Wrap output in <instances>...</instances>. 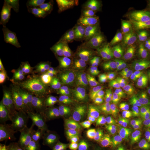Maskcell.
<instances>
[{"label":"cell","mask_w":150,"mask_h":150,"mask_svg":"<svg viewBox=\"0 0 150 150\" xmlns=\"http://www.w3.org/2000/svg\"><path fill=\"white\" fill-rule=\"evenodd\" d=\"M5 61L10 84L22 88L35 96L42 93L30 65L22 62L12 52L6 53Z\"/></svg>","instance_id":"6da1fadb"},{"label":"cell","mask_w":150,"mask_h":150,"mask_svg":"<svg viewBox=\"0 0 150 150\" xmlns=\"http://www.w3.org/2000/svg\"><path fill=\"white\" fill-rule=\"evenodd\" d=\"M23 16L10 1L1 25V40L0 48L5 50L6 53L11 50L21 36L22 18Z\"/></svg>","instance_id":"7a4b0ae2"},{"label":"cell","mask_w":150,"mask_h":150,"mask_svg":"<svg viewBox=\"0 0 150 150\" xmlns=\"http://www.w3.org/2000/svg\"><path fill=\"white\" fill-rule=\"evenodd\" d=\"M112 2L118 26L145 15L150 10V1L146 0H113Z\"/></svg>","instance_id":"3957f363"},{"label":"cell","mask_w":150,"mask_h":150,"mask_svg":"<svg viewBox=\"0 0 150 150\" xmlns=\"http://www.w3.org/2000/svg\"><path fill=\"white\" fill-rule=\"evenodd\" d=\"M56 23L67 28L71 33L88 36L98 27L80 16L54 14Z\"/></svg>","instance_id":"277c9868"},{"label":"cell","mask_w":150,"mask_h":150,"mask_svg":"<svg viewBox=\"0 0 150 150\" xmlns=\"http://www.w3.org/2000/svg\"><path fill=\"white\" fill-rule=\"evenodd\" d=\"M127 84L118 81L102 95L101 99L114 112H127Z\"/></svg>","instance_id":"5b68a950"},{"label":"cell","mask_w":150,"mask_h":150,"mask_svg":"<svg viewBox=\"0 0 150 150\" xmlns=\"http://www.w3.org/2000/svg\"><path fill=\"white\" fill-rule=\"evenodd\" d=\"M118 124L119 132L126 137H133L141 132L144 126L142 119L137 115L128 112H113Z\"/></svg>","instance_id":"8992f818"},{"label":"cell","mask_w":150,"mask_h":150,"mask_svg":"<svg viewBox=\"0 0 150 150\" xmlns=\"http://www.w3.org/2000/svg\"><path fill=\"white\" fill-rule=\"evenodd\" d=\"M150 80V69L148 55L132 64L119 81L134 86L141 85Z\"/></svg>","instance_id":"52a82bcc"},{"label":"cell","mask_w":150,"mask_h":150,"mask_svg":"<svg viewBox=\"0 0 150 150\" xmlns=\"http://www.w3.org/2000/svg\"><path fill=\"white\" fill-rule=\"evenodd\" d=\"M90 0H59L54 4V14L74 15L87 7Z\"/></svg>","instance_id":"ba28073f"},{"label":"cell","mask_w":150,"mask_h":150,"mask_svg":"<svg viewBox=\"0 0 150 150\" xmlns=\"http://www.w3.org/2000/svg\"><path fill=\"white\" fill-rule=\"evenodd\" d=\"M9 1L21 12L30 23L32 25H36L38 18V1L10 0Z\"/></svg>","instance_id":"9c48e42d"},{"label":"cell","mask_w":150,"mask_h":150,"mask_svg":"<svg viewBox=\"0 0 150 150\" xmlns=\"http://www.w3.org/2000/svg\"><path fill=\"white\" fill-rule=\"evenodd\" d=\"M106 13L105 6L100 4L94 6L86 7L74 15L80 16L99 27L105 20Z\"/></svg>","instance_id":"30bf717a"},{"label":"cell","mask_w":150,"mask_h":150,"mask_svg":"<svg viewBox=\"0 0 150 150\" xmlns=\"http://www.w3.org/2000/svg\"><path fill=\"white\" fill-rule=\"evenodd\" d=\"M127 91V112L134 115L142 114L144 110V104L136 89V86L126 83Z\"/></svg>","instance_id":"8fae6325"},{"label":"cell","mask_w":150,"mask_h":150,"mask_svg":"<svg viewBox=\"0 0 150 150\" xmlns=\"http://www.w3.org/2000/svg\"><path fill=\"white\" fill-rule=\"evenodd\" d=\"M77 132L86 135L89 139L93 141L96 140L100 136L99 131L96 127L92 126H82L76 130Z\"/></svg>","instance_id":"7c38bea8"},{"label":"cell","mask_w":150,"mask_h":150,"mask_svg":"<svg viewBox=\"0 0 150 150\" xmlns=\"http://www.w3.org/2000/svg\"><path fill=\"white\" fill-rule=\"evenodd\" d=\"M121 150H150V144L142 141H134L125 146Z\"/></svg>","instance_id":"4fadbf2b"},{"label":"cell","mask_w":150,"mask_h":150,"mask_svg":"<svg viewBox=\"0 0 150 150\" xmlns=\"http://www.w3.org/2000/svg\"><path fill=\"white\" fill-rule=\"evenodd\" d=\"M75 141L83 145H89L92 141L90 139L86 136V135L80 133L77 131L75 132Z\"/></svg>","instance_id":"5bb4252c"},{"label":"cell","mask_w":150,"mask_h":150,"mask_svg":"<svg viewBox=\"0 0 150 150\" xmlns=\"http://www.w3.org/2000/svg\"><path fill=\"white\" fill-rule=\"evenodd\" d=\"M57 127L54 125H51L48 127L46 134L45 135L43 139V140L46 145H48L50 144L51 139L53 138L54 134L57 130Z\"/></svg>","instance_id":"9a60e30c"},{"label":"cell","mask_w":150,"mask_h":150,"mask_svg":"<svg viewBox=\"0 0 150 150\" xmlns=\"http://www.w3.org/2000/svg\"><path fill=\"white\" fill-rule=\"evenodd\" d=\"M0 141L2 142H10L7 132L1 117L0 118Z\"/></svg>","instance_id":"2e32d148"},{"label":"cell","mask_w":150,"mask_h":150,"mask_svg":"<svg viewBox=\"0 0 150 150\" xmlns=\"http://www.w3.org/2000/svg\"><path fill=\"white\" fill-rule=\"evenodd\" d=\"M47 147L43 139H38L30 146L28 150H47Z\"/></svg>","instance_id":"e0dca14e"},{"label":"cell","mask_w":150,"mask_h":150,"mask_svg":"<svg viewBox=\"0 0 150 150\" xmlns=\"http://www.w3.org/2000/svg\"><path fill=\"white\" fill-rule=\"evenodd\" d=\"M61 140H62V135L61 134L59 129H57V130L54 134L53 138L52 139L50 144L48 145L51 147H56L59 145V144L61 142Z\"/></svg>","instance_id":"ac0fdd59"},{"label":"cell","mask_w":150,"mask_h":150,"mask_svg":"<svg viewBox=\"0 0 150 150\" xmlns=\"http://www.w3.org/2000/svg\"><path fill=\"white\" fill-rule=\"evenodd\" d=\"M95 144H103V145H115L112 141L109 139L105 134H100L96 139Z\"/></svg>","instance_id":"d6986e66"},{"label":"cell","mask_w":150,"mask_h":150,"mask_svg":"<svg viewBox=\"0 0 150 150\" xmlns=\"http://www.w3.org/2000/svg\"><path fill=\"white\" fill-rule=\"evenodd\" d=\"M115 145H103V144H95L92 146L96 150H111Z\"/></svg>","instance_id":"ffe728a7"},{"label":"cell","mask_w":150,"mask_h":150,"mask_svg":"<svg viewBox=\"0 0 150 150\" xmlns=\"http://www.w3.org/2000/svg\"><path fill=\"white\" fill-rule=\"evenodd\" d=\"M0 150H12L10 142H2L0 145Z\"/></svg>","instance_id":"44dd1931"},{"label":"cell","mask_w":150,"mask_h":150,"mask_svg":"<svg viewBox=\"0 0 150 150\" xmlns=\"http://www.w3.org/2000/svg\"><path fill=\"white\" fill-rule=\"evenodd\" d=\"M146 136L150 139V117L148 118L146 125Z\"/></svg>","instance_id":"7402d4cb"},{"label":"cell","mask_w":150,"mask_h":150,"mask_svg":"<svg viewBox=\"0 0 150 150\" xmlns=\"http://www.w3.org/2000/svg\"><path fill=\"white\" fill-rule=\"evenodd\" d=\"M84 150H96V149H95L94 147H93L92 146H91V147H90L87 148V149H85Z\"/></svg>","instance_id":"603a6c76"},{"label":"cell","mask_w":150,"mask_h":150,"mask_svg":"<svg viewBox=\"0 0 150 150\" xmlns=\"http://www.w3.org/2000/svg\"><path fill=\"white\" fill-rule=\"evenodd\" d=\"M148 61L149 64V69H150V54L148 55Z\"/></svg>","instance_id":"cb8c5ba5"},{"label":"cell","mask_w":150,"mask_h":150,"mask_svg":"<svg viewBox=\"0 0 150 150\" xmlns=\"http://www.w3.org/2000/svg\"></svg>","instance_id":"d4e9b609"},{"label":"cell","mask_w":150,"mask_h":150,"mask_svg":"<svg viewBox=\"0 0 150 150\" xmlns=\"http://www.w3.org/2000/svg\"></svg>","instance_id":"484cf974"}]
</instances>
